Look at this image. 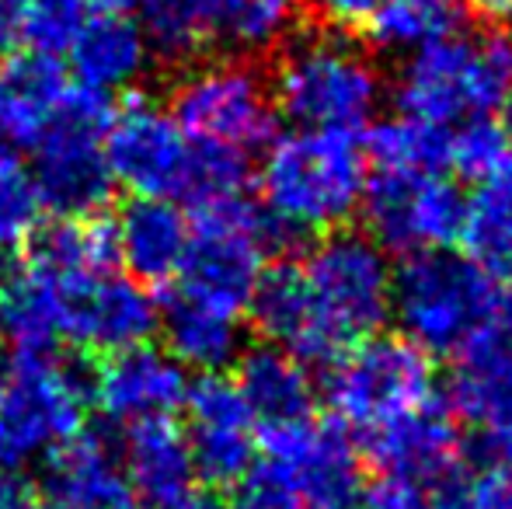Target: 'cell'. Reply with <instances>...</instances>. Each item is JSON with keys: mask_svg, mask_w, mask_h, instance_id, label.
<instances>
[{"mask_svg": "<svg viewBox=\"0 0 512 509\" xmlns=\"http://www.w3.org/2000/svg\"><path fill=\"white\" fill-rule=\"evenodd\" d=\"M42 213L46 206L28 164L14 150H0V252H14L39 238Z\"/></svg>", "mask_w": 512, "mask_h": 509, "instance_id": "cell-32", "label": "cell"}, {"mask_svg": "<svg viewBox=\"0 0 512 509\" xmlns=\"http://www.w3.org/2000/svg\"><path fill=\"white\" fill-rule=\"evenodd\" d=\"M35 262V258H28ZM39 265V262H35ZM49 279L56 314V335L81 353L112 356L122 349L143 346L157 332V304L147 286L133 276L108 269H49L39 265Z\"/></svg>", "mask_w": 512, "mask_h": 509, "instance_id": "cell-13", "label": "cell"}, {"mask_svg": "<svg viewBox=\"0 0 512 509\" xmlns=\"http://www.w3.org/2000/svg\"><path fill=\"white\" fill-rule=\"evenodd\" d=\"M265 461L290 471L307 509H352L359 496V454L338 422H300L258 429Z\"/></svg>", "mask_w": 512, "mask_h": 509, "instance_id": "cell-16", "label": "cell"}, {"mask_svg": "<svg viewBox=\"0 0 512 509\" xmlns=\"http://www.w3.org/2000/svg\"><path fill=\"white\" fill-rule=\"evenodd\" d=\"M88 7V14H105V11H129L133 0H81Z\"/></svg>", "mask_w": 512, "mask_h": 509, "instance_id": "cell-41", "label": "cell"}, {"mask_svg": "<svg viewBox=\"0 0 512 509\" xmlns=\"http://www.w3.org/2000/svg\"><path fill=\"white\" fill-rule=\"evenodd\" d=\"M485 447L495 457V464L512 471V412L495 419L492 426H485Z\"/></svg>", "mask_w": 512, "mask_h": 509, "instance_id": "cell-37", "label": "cell"}, {"mask_svg": "<svg viewBox=\"0 0 512 509\" xmlns=\"http://www.w3.org/2000/svg\"><path fill=\"white\" fill-rule=\"evenodd\" d=\"M108 119L112 102L74 84L32 143V182L42 206L60 213L63 220L95 217L112 199L115 182L105 161Z\"/></svg>", "mask_w": 512, "mask_h": 509, "instance_id": "cell-10", "label": "cell"}, {"mask_svg": "<svg viewBox=\"0 0 512 509\" xmlns=\"http://www.w3.org/2000/svg\"><path fill=\"white\" fill-rule=\"evenodd\" d=\"M230 509H307V503L283 464L258 461L234 482Z\"/></svg>", "mask_w": 512, "mask_h": 509, "instance_id": "cell-33", "label": "cell"}, {"mask_svg": "<svg viewBox=\"0 0 512 509\" xmlns=\"http://www.w3.org/2000/svg\"><path fill=\"white\" fill-rule=\"evenodd\" d=\"M67 74L56 56L7 53L0 60V150L32 147L67 95Z\"/></svg>", "mask_w": 512, "mask_h": 509, "instance_id": "cell-23", "label": "cell"}, {"mask_svg": "<svg viewBox=\"0 0 512 509\" xmlns=\"http://www.w3.org/2000/svg\"><path fill=\"white\" fill-rule=\"evenodd\" d=\"M506 297V286L467 255L439 248L405 255L394 269L391 318L398 321L401 339L425 356H450Z\"/></svg>", "mask_w": 512, "mask_h": 509, "instance_id": "cell-5", "label": "cell"}, {"mask_svg": "<svg viewBox=\"0 0 512 509\" xmlns=\"http://www.w3.org/2000/svg\"><path fill=\"white\" fill-rule=\"evenodd\" d=\"M136 25L150 53L168 63L199 56H262L279 49L297 28L300 0H133Z\"/></svg>", "mask_w": 512, "mask_h": 509, "instance_id": "cell-7", "label": "cell"}, {"mask_svg": "<svg viewBox=\"0 0 512 509\" xmlns=\"http://www.w3.org/2000/svg\"><path fill=\"white\" fill-rule=\"evenodd\" d=\"M300 272L317 321L338 356L377 335L380 325L391 318L394 269L384 248L366 234H321V241L300 258Z\"/></svg>", "mask_w": 512, "mask_h": 509, "instance_id": "cell-11", "label": "cell"}, {"mask_svg": "<svg viewBox=\"0 0 512 509\" xmlns=\"http://www.w3.org/2000/svg\"><path fill=\"white\" fill-rule=\"evenodd\" d=\"M164 509H223V506L216 503V499H209V496H196V492H189L185 499H178V503H171Z\"/></svg>", "mask_w": 512, "mask_h": 509, "instance_id": "cell-40", "label": "cell"}, {"mask_svg": "<svg viewBox=\"0 0 512 509\" xmlns=\"http://www.w3.org/2000/svg\"><path fill=\"white\" fill-rule=\"evenodd\" d=\"M436 489L425 482H415L408 475L380 471L366 489H359L352 509H432Z\"/></svg>", "mask_w": 512, "mask_h": 509, "instance_id": "cell-34", "label": "cell"}, {"mask_svg": "<svg viewBox=\"0 0 512 509\" xmlns=\"http://www.w3.org/2000/svg\"><path fill=\"white\" fill-rule=\"evenodd\" d=\"M105 161L112 182L136 199H171L196 210L244 196L248 185V154L192 140L168 109L147 98H129L122 109H112Z\"/></svg>", "mask_w": 512, "mask_h": 509, "instance_id": "cell-1", "label": "cell"}, {"mask_svg": "<svg viewBox=\"0 0 512 509\" xmlns=\"http://www.w3.org/2000/svg\"><path fill=\"white\" fill-rule=\"evenodd\" d=\"M49 509H140L129 489L119 450L108 436L77 433L70 443L49 454L46 468Z\"/></svg>", "mask_w": 512, "mask_h": 509, "instance_id": "cell-20", "label": "cell"}, {"mask_svg": "<svg viewBox=\"0 0 512 509\" xmlns=\"http://www.w3.org/2000/svg\"><path fill=\"white\" fill-rule=\"evenodd\" d=\"M450 129L429 126L422 119L394 116L380 119L366 136V161L377 164L387 175H429L446 168Z\"/></svg>", "mask_w": 512, "mask_h": 509, "instance_id": "cell-29", "label": "cell"}, {"mask_svg": "<svg viewBox=\"0 0 512 509\" xmlns=\"http://www.w3.org/2000/svg\"><path fill=\"white\" fill-rule=\"evenodd\" d=\"M401 116L429 126H460L512 105V25L450 32L411 49L398 74Z\"/></svg>", "mask_w": 512, "mask_h": 509, "instance_id": "cell-3", "label": "cell"}, {"mask_svg": "<svg viewBox=\"0 0 512 509\" xmlns=\"http://www.w3.org/2000/svg\"><path fill=\"white\" fill-rule=\"evenodd\" d=\"M457 241L478 269L512 283V175L481 182L464 199Z\"/></svg>", "mask_w": 512, "mask_h": 509, "instance_id": "cell-27", "label": "cell"}, {"mask_svg": "<svg viewBox=\"0 0 512 509\" xmlns=\"http://www.w3.org/2000/svg\"><path fill=\"white\" fill-rule=\"evenodd\" d=\"M460 0H377L363 21L370 42L384 53H411L422 42L457 28Z\"/></svg>", "mask_w": 512, "mask_h": 509, "instance_id": "cell-30", "label": "cell"}, {"mask_svg": "<svg viewBox=\"0 0 512 509\" xmlns=\"http://www.w3.org/2000/svg\"><path fill=\"white\" fill-rule=\"evenodd\" d=\"M192 224L182 206L171 199H133L115 217V262H122L126 276L143 286H161L178 276V265L189 248Z\"/></svg>", "mask_w": 512, "mask_h": 509, "instance_id": "cell-22", "label": "cell"}, {"mask_svg": "<svg viewBox=\"0 0 512 509\" xmlns=\"http://www.w3.org/2000/svg\"><path fill=\"white\" fill-rule=\"evenodd\" d=\"M446 168H453L474 185L512 175V129L495 116L464 119L450 133Z\"/></svg>", "mask_w": 512, "mask_h": 509, "instance_id": "cell-31", "label": "cell"}, {"mask_svg": "<svg viewBox=\"0 0 512 509\" xmlns=\"http://www.w3.org/2000/svg\"><path fill=\"white\" fill-rule=\"evenodd\" d=\"M168 112L192 140L237 154H251L276 136V102L269 77L241 56H220L185 67V74L168 91Z\"/></svg>", "mask_w": 512, "mask_h": 509, "instance_id": "cell-12", "label": "cell"}, {"mask_svg": "<svg viewBox=\"0 0 512 509\" xmlns=\"http://www.w3.org/2000/svg\"><path fill=\"white\" fill-rule=\"evenodd\" d=\"M317 14H321L328 25L335 28H352L363 25L370 18V11L377 7V0H307Z\"/></svg>", "mask_w": 512, "mask_h": 509, "instance_id": "cell-36", "label": "cell"}, {"mask_svg": "<svg viewBox=\"0 0 512 509\" xmlns=\"http://www.w3.org/2000/svg\"><path fill=\"white\" fill-rule=\"evenodd\" d=\"M234 384L241 391L244 405L251 408L258 429L300 422L314 415V381L307 374V363L290 356L279 346H255L237 356Z\"/></svg>", "mask_w": 512, "mask_h": 509, "instance_id": "cell-25", "label": "cell"}, {"mask_svg": "<svg viewBox=\"0 0 512 509\" xmlns=\"http://www.w3.org/2000/svg\"><path fill=\"white\" fill-rule=\"evenodd\" d=\"M370 161L356 133L293 129L265 143L258 168L262 213L276 238H310L342 231L359 213Z\"/></svg>", "mask_w": 512, "mask_h": 509, "instance_id": "cell-2", "label": "cell"}, {"mask_svg": "<svg viewBox=\"0 0 512 509\" xmlns=\"http://www.w3.org/2000/svg\"><path fill=\"white\" fill-rule=\"evenodd\" d=\"M91 387L56 353H7L0 363V471H18L70 443Z\"/></svg>", "mask_w": 512, "mask_h": 509, "instance_id": "cell-9", "label": "cell"}, {"mask_svg": "<svg viewBox=\"0 0 512 509\" xmlns=\"http://www.w3.org/2000/svg\"><path fill=\"white\" fill-rule=\"evenodd\" d=\"M185 443H189L196 478L213 489H227L255 464L258 422L244 405L234 377L199 374L185 394Z\"/></svg>", "mask_w": 512, "mask_h": 509, "instance_id": "cell-15", "label": "cell"}, {"mask_svg": "<svg viewBox=\"0 0 512 509\" xmlns=\"http://www.w3.org/2000/svg\"><path fill=\"white\" fill-rule=\"evenodd\" d=\"M453 509H512V471L502 464L453 482Z\"/></svg>", "mask_w": 512, "mask_h": 509, "instance_id": "cell-35", "label": "cell"}, {"mask_svg": "<svg viewBox=\"0 0 512 509\" xmlns=\"http://www.w3.org/2000/svg\"><path fill=\"white\" fill-rule=\"evenodd\" d=\"M0 509H49L46 499H32L25 485L14 478V471H0Z\"/></svg>", "mask_w": 512, "mask_h": 509, "instance_id": "cell-38", "label": "cell"}, {"mask_svg": "<svg viewBox=\"0 0 512 509\" xmlns=\"http://www.w3.org/2000/svg\"><path fill=\"white\" fill-rule=\"evenodd\" d=\"M0 339L11 353H56L60 346L49 279L35 262L0 283Z\"/></svg>", "mask_w": 512, "mask_h": 509, "instance_id": "cell-28", "label": "cell"}, {"mask_svg": "<svg viewBox=\"0 0 512 509\" xmlns=\"http://www.w3.org/2000/svg\"><path fill=\"white\" fill-rule=\"evenodd\" d=\"M88 387L105 419L119 429H129L182 412L189 394V370L168 349L143 342V346L105 356Z\"/></svg>", "mask_w": 512, "mask_h": 509, "instance_id": "cell-17", "label": "cell"}, {"mask_svg": "<svg viewBox=\"0 0 512 509\" xmlns=\"http://www.w3.org/2000/svg\"><path fill=\"white\" fill-rule=\"evenodd\" d=\"M363 447L370 461L391 475H408L436 489L457 478L460 433L446 401L363 436Z\"/></svg>", "mask_w": 512, "mask_h": 509, "instance_id": "cell-19", "label": "cell"}, {"mask_svg": "<svg viewBox=\"0 0 512 509\" xmlns=\"http://www.w3.org/2000/svg\"><path fill=\"white\" fill-rule=\"evenodd\" d=\"M272 241V224L244 196L199 206L171 293L244 321L258 279L269 269Z\"/></svg>", "mask_w": 512, "mask_h": 509, "instance_id": "cell-6", "label": "cell"}, {"mask_svg": "<svg viewBox=\"0 0 512 509\" xmlns=\"http://www.w3.org/2000/svg\"><path fill=\"white\" fill-rule=\"evenodd\" d=\"M269 77L276 112L297 129L356 133L384 102V77L359 42L338 32L290 35Z\"/></svg>", "mask_w": 512, "mask_h": 509, "instance_id": "cell-4", "label": "cell"}, {"mask_svg": "<svg viewBox=\"0 0 512 509\" xmlns=\"http://www.w3.org/2000/svg\"><path fill=\"white\" fill-rule=\"evenodd\" d=\"M244 321L216 314L182 293H168L164 307H157V328L164 335V349L185 370L220 374L241 356Z\"/></svg>", "mask_w": 512, "mask_h": 509, "instance_id": "cell-26", "label": "cell"}, {"mask_svg": "<svg viewBox=\"0 0 512 509\" xmlns=\"http://www.w3.org/2000/svg\"><path fill=\"white\" fill-rule=\"evenodd\" d=\"M115 450H119L129 489L140 503L164 509L192 492L196 468H192L189 443L171 419L122 429V443Z\"/></svg>", "mask_w": 512, "mask_h": 509, "instance_id": "cell-24", "label": "cell"}, {"mask_svg": "<svg viewBox=\"0 0 512 509\" xmlns=\"http://www.w3.org/2000/svg\"><path fill=\"white\" fill-rule=\"evenodd\" d=\"M453 356L457 363L443 394L453 419L485 429L512 412V293Z\"/></svg>", "mask_w": 512, "mask_h": 509, "instance_id": "cell-18", "label": "cell"}, {"mask_svg": "<svg viewBox=\"0 0 512 509\" xmlns=\"http://www.w3.org/2000/svg\"><path fill=\"white\" fill-rule=\"evenodd\" d=\"M359 210L366 213L370 238L384 252L418 255L439 252L457 241L464 196L443 171H429V175L377 171V178L366 182Z\"/></svg>", "mask_w": 512, "mask_h": 509, "instance_id": "cell-14", "label": "cell"}, {"mask_svg": "<svg viewBox=\"0 0 512 509\" xmlns=\"http://www.w3.org/2000/svg\"><path fill=\"white\" fill-rule=\"evenodd\" d=\"M70 70L77 84L98 95H129L143 81L150 67V46L143 39V28L136 25L133 14L105 11L91 14L77 28L74 42L67 46Z\"/></svg>", "mask_w": 512, "mask_h": 509, "instance_id": "cell-21", "label": "cell"}, {"mask_svg": "<svg viewBox=\"0 0 512 509\" xmlns=\"http://www.w3.org/2000/svg\"><path fill=\"white\" fill-rule=\"evenodd\" d=\"M478 14H485L488 21L499 25H512V0H467Z\"/></svg>", "mask_w": 512, "mask_h": 509, "instance_id": "cell-39", "label": "cell"}, {"mask_svg": "<svg viewBox=\"0 0 512 509\" xmlns=\"http://www.w3.org/2000/svg\"><path fill=\"white\" fill-rule=\"evenodd\" d=\"M324 401L359 440L443 401L432 360L408 339L370 335L328 363Z\"/></svg>", "mask_w": 512, "mask_h": 509, "instance_id": "cell-8", "label": "cell"}]
</instances>
